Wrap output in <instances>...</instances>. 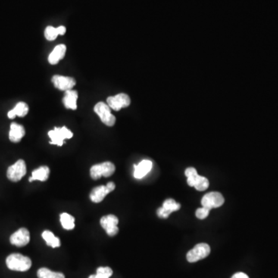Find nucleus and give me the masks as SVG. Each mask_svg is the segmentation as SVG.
Segmentation results:
<instances>
[{
	"instance_id": "393cba45",
	"label": "nucleus",
	"mask_w": 278,
	"mask_h": 278,
	"mask_svg": "<svg viewBox=\"0 0 278 278\" xmlns=\"http://www.w3.org/2000/svg\"><path fill=\"white\" fill-rule=\"evenodd\" d=\"M210 210L209 209L205 208V207H202V208H198V210L195 212V216H196L197 218L200 219V220H204V219L207 218V216H209V213H210Z\"/></svg>"
},
{
	"instance_id": "0eeeda50",
	"label": "nucleus",
	"mask_w": 278,
	"mask_h": 278,
	"mask_svg": "<svg viewBox=\"0 0 278 278\" xmlns=\"http://www.w3.org/2000/svg\"><path fill=\"white\" fill-rule=\"evenodd\" d=\"M114 189H115V184L112 182H108L106 185H100L92 189L90 194V198L93 203L99 204L102 202L107 194L114 191Z\"/></svg>"
},
{
	"instance_id": "a211bd4d",
	"label": "nucleus",
	"mask_w": 278,
	"mask_h": 278,
	"mask_svg": "<svg viewBox=\"0 0 278 278\" xmlns=\"http://www.w3.org/2000/svg\"><path fill=\"white\" fill-rule=\"evenodd\" d=\"M29 112V107L24 102H19L15 106L13 109L10 110L8 112V117L10 119L15 118L16 116L19 117H24Z\"/></svg>"
},
{
	"instance_id": "bb28decb",
	"label": "nucleus",
	"mask_w": 278,
	"mask_h": 278,
	"mask_svg": "<svg viewBox=\"0 0 278 278\" xmlns=\"http://www.w3.org/2000/svg\"><path fill=\"white\" fill-rule=\"evenodd\" d=\"M170 214H171V213L166 210V209L163 208V207H161V208L158 209V210H157V215H158L160 218H168Z\"/></svg>"
},
{
	"instance_id": "5701e85b",
	"label": "nucleus",
	"mask_w": 278,
	"mask_h": 278,
	"mask_svg": "<svg viewBox=\"0 0 278 278\" xmlns=\"http://www.w3.org/2000/svg\"><path fill=\"white\" fill-rule=\"evenodd\" d=\"M163 207L172 213L173 212L178 211L181 208V205L173 198H168L163 203Z\"/></svg>"
},
{
	"instance_id": "c756f323",
	"label": "nucleus",
	"mask_w": 278,
	"mask_h": 278,
	"mask_svg": "<svg viewBox=\"0 0 278 278\" xmlns=\"http://www.w3.org/2000/svg\"><path fill=\"white\" fill-rule=\"evenodd\" d=\"M57 30L59 35H61V36H63V35L65 34L66 30H67V29H66L65 26H60L57 28Z\"/></svg>"
},
{
	"instance_id": "f8f14e48",
	"label": "nucleus",
	"mask_w": 278,
	"mask_h": 278,
	"mask_svg": "<svg viewBox=\"0 0 278 278\" xmlns=\"http://www.w3.org/2000/svg\"><path fill=\"white\" fill-rule=\"evenodd\" d=\"M52 83L54 87L60 91H67L72 90L76 85V81L70 76L54 75L52 77Z\"/></svg>"
},
{
	"instance_id": "f257e3e1",
	"label": "nucleus",
	"mask_w": 278,
	"mask_h": 278,
	"mask_svg": "<svg viewBox=\"0 0 278 278\" xmlns=\"http://www.w3.org/2000/svg\"><path fill=\"white\" fill-rule=\"evenodd\" d=\"M7 267L14 271L25 272L30 269L32 261L30 258L20 254H12L6 260Z\"/></svg>"
},
{
	"instance_id": "423d86ee",
	"label": "nucleus",
	"mask_w": 278,
	"mask_h": 278,
	"mask_svg": "<svg viewBox=\"0 0 278 278\" xmlns=\"http://www.w3.org/2000/svg\"><path fill=\"white\" fill-rule=\"evenodd\" d=\"M26 166L24 160H20L17 163L10 166L7 169V178L12 182H17L21 180L26 175Z\"/></svg>"
},
{
	"instance_id": "7ed1b4c3",
	"label": "nucleus",
	"mask_w": 278,
	"mask_h": 278,
	"mask_svg": "<svg viewBox=\"0 0 278 278\" xmlns=\"http://www.w3.org/2000/svg\"><path fill=\"white\" fill-rule=\"evenodd\" d=\"M94 111L99 116L103 124L108 127H112L116 122V118L111 112V108L104 102H98L95 104Z\"/></svg>"
},
{
	"instance_id": "dca6fc26",
	"label": "nucleus",
	"mask_w": 278,
	"mask_h": 278,
	"mask_svg": "<svg viewBox=\"0 0 278 278\" xmlns=\"http://www.w3.org/2000/svg\"><path fill=\"white\" fill-rule=\"evenodd\" d=\"M78 98V94L77 91L74 90H69L65 91L64 98H63V103L67 109L76 110L77 107L76 101Z\"/></svg>"
},
{
	"instance_id": "4468645a",
	"label": "nucleus",
	"mask_w": 278,
	"mask_h": 278,
	"mask_svg": "<svg viewBox=\"0 0 278 278\" xmlns=\"http://www.w3.org/2000/svg\"><path fill=\"white\" fill-rule=\"evenodd\" d=\"M151 168H152V163L150 160H143L139 164L135 166L134 176L135 179H142L151 171Z\"/></svg>"
},
{
	"instance_id": "6ab92c4d",
	"label": "nucleus",
	"mask_w": 278,
	"mask_h": 278,
	"mask_svg": "<svg viewBox=\"0 0 278 278\" xmlns=\"http://www.w3.org/2000/svg\"><path fill=\"white\" fill-rule=\"evenodd\" d=\"M42 237L46 241L47 244L52 248H57L60 246V241L58 237L54 236V233L51 231L45 230L43 232Z\"/></svg>"
},
{
	"instance_id": "7c9ffc66",
	"label": "nucleus",
	"mask_w": 278,
	"mask_h": 278,
	"mask_svg": "<svg viewBox=\"0 0 278 278\" xmlns=\"http://www.w3.org/2000/svg\"><path fill=\"white\" fill-rule=\"evenodd\" d=\"M231 278H249V276H247L246 273L239 272V273H235Z\"/></svg>"
},
{
	"instance_id": "9b49d317",
	"label": "nucleus",
	"mask_w": 278,
	"mask_h": 278,
	"mask_svg": "<svg viewBox=\"0 0 278 278\" xmlns=\"http://www.w3.org/2000/svg\"><path fill=\"white\" fill-rule=\"evenodd\" d=\"M10 243L18 247L27 245L30 241V233L26 228H20L10 236Z\"/></svg>"
},
{
	"instance_id": "c85d7f7f",
	"label": "nucleus",
	"mask_w": 278,
	"mask_h": 278,
	"mask_svg": "<svg viewBox=\"0 0 278 278\" xmlns=\"http://www.w3.org/2000/svg\"><path fill=\"white\" fill-rule=\"evenodd\" d=\"M198 176V174L196 176H192V177L187 178V183L189 186L191 187H194V185H195V181H196V178Z\"/></svg>"
},
{
	"instance_id": "9d476101",
	"label": "nucleus",
	"mask_w": 278,
	"mask_h": 278,
	"mask_svg": "<svg viewBox=\"0 0 278 278\" xmlns=\"http://www.w3.org/2000/svg\"><path fill=\"white\" fill-rule=\"evenodd\" d=\"M107 104L111 109L118 111L122 108L129 107L131 104V99L129 95L121 93L115 96L108 97Z\"/></svg>"
},
{
	"instance_id": "aec40b11",
	"label": "nucleus",
	"mask_w": 278,
	"mask_h": 278,
	"mask_svg": "<svg viewBox=\"0 0 278 278\" xmlns=\"http://www.w3.org/2000/svg\"><path fill=\"white\" fill-rule=\"evenodd\" d=\"M60 223L64 229L67 230H71L75 227L74 217L67 213L60 214Z\"/></svg>"
},
{
	"instance_id": "a878e982",
	"label": "nucleus",
	"mask_w": 278,
	"mask_h": 278,
	"mask_svg": "<svg viewBox=\"0 0 278 278\" xmlns=\"http://www.w3.org/2000/svg\"><path fill=\"white\" fill-rule=\"evenodd\" d=\"M97 273H99V274L103 275L106 277L109 278L110 276H112L113 270L112 269L108 267H101L97 269Z\"/></svg>"
},
{
	"instance_id": "f03ea898",
	"label": "nucleus",
	"mask_w": 278,
	"mask_h": 278,
	"mask_svg": "<svg viewBox=\"0 0 278 278\" xmlns=\"http://www.w3.org/2000/svg\"><path fill=\"white\" fill-rule=\"evenodd\" d=\"M115 172V166L111 162H104L100 164L95 165L90 169L91 177L95 180L101 179V177H110Z\"/></svg>"
},
{
	"instance_id": "b1692460",
	"label": "nucleus",
	"mask_w": 278,
	"mask_h": 278,
	"mask_svg": "<svg viewBox=\"0 0 278 278\" xmlns=\"http://www.w3.org/2000/svg\"><path fill=\"white\" fill-rule=\"evenodd\" d=\"M58 35L57 28H54V26H48V27L46 28L45 32H44V36H45L46 39H48V41H55Z\"/></svg>"
},
{
	"instance_id": "1a4fd4ad",
	"label": "nucleus",
	"mask_w": 278,
	"mask_h": 278,
	"mask_svg": "<svg viewBox=\"0 0 278 278\" xmlns=\"http://www.w3.org/2000/svg\"><path fill=\"white\" fill-rule=\"evenodd\" d=\"M118 218L114 215H107L103 216L101 219V227L106 231V233L109 236H114L118 233L119 229L117 227L118 224Z\"/></svg>"
},
{
	"instance_id": "412c9836",
	"label": "nucleus",
	"mask_w": 278,
	"mask_h": 278,
	"mask_svg": "<svg viewBox=\"0 0 278 278\" xmlns=\"http://www.w3.org/2000/svg\"><path fill=\"white\" fill-rule=\"evenodd\" d=\"M39 278H65L64 273L61 272H54L46 267L39 269L37 271Z\"/></svg>"
},
{
	"instance_id": "2eb2a0df",
	"label": "nucleus",
	"mask_w": 278,
	"mask_h": 278,
	"mask_svg": "<svg viewBox=\"0 0 278 278\" xmlns=\"http://www.w3.org/2000/svg\"><path fill=\"white\" fill-rule=\"evenodd\" d=\"M66 51H67V47L64 44H59L57 47H55L54 51L50 54L48 57V61L50 64L52 65L58 64L59 61L64 58L65 56Z\"/></svg>"
},
{
	"instance_id": "39448f33",
	"label": "nucleus",
	"mask_w": 278,
	"mask_h": 278,
	"mask_svg": "<svg viewBox=\"0 0 278 278\" xmlns=\"http://www.w3.org/2000/svg\"><path fill=\"white\" fill-rule=\"evenodd\" d=\"M48 135L51 138L50 144L62 146L65 139H70L73 137V133L66 127L54 128V130L50 131Z\"/></svg>"
},
{
	"instance_id": "f3484780",
	"label": "nucleus",
	"mask_w": 278,
	"mask_h": 278,
	"mask_svg": "<svg viewBox=\"0 0 278 278\" xmlns=\"http://www.w3.org/2000/svg\"><path fill=\"white\" fill-rule=\"evenodd\" d=\"M50 169L48 166H41L37 169H35L34 171L32 173V176L29 178V182L33 181H41V182H45L48 180L50 176Z\"/></svg>"
},
{
	"instance_id": "ddd939ff",
	"label": "nucleus",
	"mask_w": 278,
	"mask_h": 278,
	"mask_svg": "<svg viewBox=\"0 0 278 278\" xmlns=\"http://www.w3.org/2000/svg\"><path fill=\"white\" fill-rule=\"evenodd\" d=\"M26 132H25L24 127L19 124L13 123L10 126V134H9V138L11 142L14 143L20 142L22 140V138L24 137Z\"/></svg>"
},
{
	"instance_id": "20e7f679",
	"label": "nucleus",
	"mask_w": 278,
	"mask_h": 278,
	"mask_svg": "<svg viewBox=\"0 0 278 278\" xmlns=\"http://www.w3.org/2000/svg\"><path fill=\"white\" fill-rule=\"evenodd\" d=\"M210 252H211V249L210 246L202 243V244H197L194 247L193 249L189 251L186 255V258L189 263H195L208 257Z\"/></svg>"
},
{
	"instance_id": "cd10ccee",
	"label": "nucleus",
	"mask_w": 278,
	"mask_h": 278,
	"mask_svg": "<svg viewBox=\"0 0 278 278\" xmlns=\"http://www.w3.org/2000/svg\"><path fill=\"white\" fill-rule=\"evenodd\" d=\"M197 174H198V173H197L196 169H194V168L192 167L188 168L185 171V176L187 178L196 176Z\"/></svg>"
},
{
	"instance_id": "2f4dec72",
	"label": "nucleus",
	"mask_w": 278,
	"mask_h": 278,
	"mask_svg": "<svg viewBox=\"0 0 278 278\" xmlns=\"http://www.w3.org/2000/svg\"><path fill=\"white\" fill-rule=\"evenodd\" d=\"M88 278H98V277H97L96 274H94V275H91V276H90Z\"/></svg>"
},
{
	"instance_id": "4be33fe9",
	"label": "nucleus",
	"mask_w": 278,
	"mask_h": 278,
	"mask_svg": "<svg viewBox=\"0 0 278 278\" xmlns=\"http://www.w3.org/2000/svg\"><path fill=\"white\" fill-rule=\"evenodd\" d=\"M209 185H210V182H209L208 179L204 176H200L198 175L196 178V181H195L194 187L198 191H205L208 189Z\"/></svg>"
},
{
	"instance_id": "6e6552de",
	"label": "nucleus",
	"mask_w": 278,
	"mask_h": 278,
	"mask_svg": "<svg viewBox=\"0 0 278 278\" xmlns=\"http://www.w3.org/2000/svg\"><path fill=\"white\" fill-rule=\"evenodd\" d=\"M224 201V198L221 193L218 192H211L206 194L203 197L201 204H202L203 207L211 210L212 209L218 208V207L223 206Z\"/></svg>"
}]
</instances>
